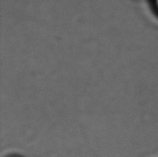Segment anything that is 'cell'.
Instances as JSON below:
<instances>
[{"instance_id":"6da1fadb","label":"cell","mask_w":158,"mask_h":157,"mask_svg":"<svg viewBox=\"0 0 158 157\" xmlns=\"http://www.w3.org/2000/svg\"><path fill=\"white\" fill-rule=\"evenodd\" d=\"M156 5H157V6H158V0H156Z\"/></svg>"}]
</instances>
